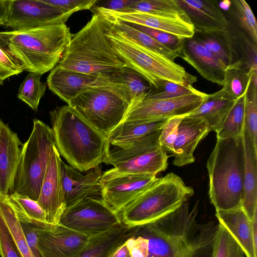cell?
<instances>
[{
    "label": "cell",
    "mask_w": 257,
    "mask_h": 257,
    "mask_svg": "<svg viewBox=\"0 0 257 257\" xmlns=\"http://www.w3.org/2000/svg\"><path fill=\"white\" fill-rule=\"evenodd\" d=\"M195 90L191 84L181 85L161 80L157 87H151L150 90L142 98L149 99L175 98L188 95Z\"/></svg>",
    "instance_id": "obj_40"
},
{
    "label": "cell",
    "mask_w": 257,
    "mask_h": 257,
    "mask_svg": "<svg viewBox=\"0 0 257 257\" xmlns=\"http://www.w3.org/2000/svg\"><path fill=\"white\" fill-rule=\"evenodd\" d=\"M42 75L29 72L21 84L18 97L37 111L40 101L45 94L47 83L41 81Z\"/></svg>",
    "instance_id": "obj_37"
},
{
    "label": "cell",
    "mask_w": 257,
    "mask_h": 257,
    "mask_svg": "<svg viewBox=\"0 0 257 257\" xmlns=\"http://www.w3.org/2000/svg\"><path fill=\"white\" fill-rule=\"evenodd\" d=\"M119 72L125 99L130 106L146 94L151 86L141 74L130 67L125 66Z\"/></svg>",
    "instance_id": "obj_36"
},
{
    "label": "cell",
    "mask_w": 257,
    "mask_h": 257,
    "mask_svg": "<svg viewBox=\"0 0 257 257\" xmlns=\"http://www.w3.org/2000/svg\"><path fill=\"white\" fill-rule=\"evenodd\" d=\"M232 3L233 12L238 24L256 44L257 24L249 6L243 0H234Z\"/></svg>",
    "instance_id": "obj_41"
},
{
    "label": "cell",
    "mask_w": 257,
    "mask_h": 257,
    "mask_svg": "<svg viewBox=\"0 0 257 257\" xmlns=\"http://www.w3.org/2000/svg\"><path fill=\"white\" fill-rule=\"evenodd\" d=\"M92 8L94 14H98L107 19L140 25L163 31L182 39L191 38L194 35V26L188 19L165 17L140 12L120 13L94 6Z\"/></svg>",
    "instance_id": "obj_17"
},
{
    "label": "cell",
    "mask_w": 257,
    "mask_h": 257,
    "mask_svg": "<svg viewBox=\"0 0 257 257\" xmlns=\"http://www.w3.org/2000/svg\"><path fill=\"white\" fill-rule=\"evenodd\" d=\"M8 199L20 222L34 224L43 227L51 226L47 222L44 211L37 201L16 194H10Z\"/></svg>",
    "instance_id": "obj_32"
},
{
    "label": "cell",
    "mask_w": 257,
    "mask_h": 257,
    "mask_svg": "<svg viewBox=\"0 0 257 257\" xmlns=\"http://www.w3.org/2000/svg\"><path fill=\"white\" fill-rule=\"evenodd\" d=\"M167 152L162 148L145 152L120 162L104 173L111 175L121 174H153L165 171L168 166Z\"/></svg>",
    "instance_id": "obj_25"
},
{
    "label": "cell",
    "mask_w": 257,
    "mask_h": 257,
    "mask_svg": "<svg viewBox=\"0 0 257 257\" xmlns=\"http://www.w3.org/2000/svg\"><path fill=\"white\" fill-rule=\"evenodd\" d=\"M127 24L149 35L163 46L175 52L179 57L183 47L184 39L179 38L172 34L140 25Z\"/></svg>",
    "instance_id": "obj_42"
},
{
    "label": "cell",
    "mask_w": 257,
    "mask_h": 257,
    "mask_svg": "<svg viewBox=\"0 0 257 257\" xmlns=\"http://www.w3.org/2000/svg\"><path fill=\"white\" fill-rule=\"evenodd\" d=\"M244 130L257 153L256 82L251 81L246 93L244 108Z\"/></svg>",
    "instance_id": "obj_38"
},
{
    "label": "cell",
    "mask_w": 257,
    "mask_h": 257,
    "mask_svg": "<svg viewBox=\"0 0 257 257\" xmlns=\"http://www.w3.org/2000/svg\"><path fill=\"white\" fill-rule=\"evenodd\" d=\"M219 224L237 242L246 257H257L252 237L251 220L241 207L226 210H216Z\"/></svg>",
    "instance_id": "obj_24"
},
{
    "label": "cell",
    "mask_w": 257,
    "mask_h": 257,
    "mask_svg": "<svg viewBox=\"0 0 257 257\" xmlns=\"http://www.w3.org/2000/svg\"><path fill=\"white\" fill-rule=\"evenodd\" d=\"M72 15L42 0H10L7 15L0 25L22 31L65 24Z\"/></svg>",
    "instance_id": "obj_13"
},
{
    "label": "cell",
    "mask_w": 257,
    "mask_h": 257,
    "mask_svg": "<svg viewBox=\"0 0 257 257\" xmlns=\"http://www.w3.org/2000/svg\"><path fill=\"white\" fill-rule=\"evenodd\" d=\"M207 96V94L196 89L190 94L175 98H142L129 106L121 123H142L185 116L197 108Z\"/></svg>",
    "instance_id": "obj_11"
},
{
    "label": "cell",
    "mask_w": 257,
    "mask_h": 257,
    "mask_svg": "<svg viewBox=\"0 0 257 257\" xmlns=\"http://www.w3.org/2000/svg\"><path fill=\"white\" fill-rule=\"evenodd\" d=\"M242 141L244 165L241 207L251 220L257 211V153L245 130Z\"/></svg>",
    "instance_id": "obj_26"
},
{
    "label": "cell",
    "mask_w": 257,
    "mask_h": 257,
    "mask_svg": "<svg viewBox=\"0 0 257 257\" xmlns=\"http://www.w3.org/2000/svg\"><path fill=\"white\" fill-rule=\"evenodd\" d=\"M60 155L54 146L37 201L46 214L47 223L58 224L66 209L61 176Z\"/></svg>",
    "instance_id": "obj_16"
},
{
    "label": "cell",
    "mask_w": 257,
    "mask_h": 257,
    "mask_svg": "<svg viewBox=\"0 0 257 257\" xmlns=\"http://www.w3.org/2000/svg\"><path fill=\"white\" fill-rule=\"evenodd\" d=\"M9 3L10 0H0V24L7 15Z\"/></svg>",
    "instance_id": "obj_51"
},
{
    "label": "cell",
    "mask_w": 257,
    "mask_h": 257,
    "mask_svg": "<svg viewBox=\"0 0 257 257\" xmlns=\"http://www.w3.org/2000/svg\"><path fill=\"white\" fill-rule=\"evenodd\" d=\"M33 225L42 257H75L89 238L59 223L47 227Z\"/></svg>",
    "instance_id": "obj_15"
},
{
    "label": "cell",
    "mask_w": 257,
    "mask_h": 257,
    "mask_svg": "<svg viewBox=\"0 0 257 257\" xmlns=\"http://www.w3.org/2000/svg\"><path fill=\"white\" fill-rule=\"evenodd\" d=\"M125 244L131 257H147V241L145 238L128 234Z\"/></svg>",
    "instance_id": "obj_47"
},
{
    "label": "cell",
    "mask_w": 257,
    "mask_h": 257,
    "mask_svg": "<svg viewBox=\"0 0 257 257\" xmlns=\"http://www.w3.org/2000/svg\"><path fill=\"white\" fill-rule=\"evenodd\" d=\"M0 257H1V255H0Z\"/></svg>",
    "instance_id": "obj_53"
},
{
    "label": "cell",
    "mask_w": 257,
    "mask_h": 257,
    "mask_svg": "<svg viewBox=\"0 0 257 257\" xmlns=\"http://www.w3.org/2000/svg\"><path fill=\"white\" fill-rule=\"evenodd\" d=\"M194 26L195 32L228 31V22L216 1L176 0Z\"/></svg>",
    "instance_id": "obj_20"
},
{
    "label": "cell",
    "mask_w": 257,
    "mask_h": 257,
    "mask_svg": "<svg viewBox=\"0 0 257 257\" xmlns=\"http://www.w3.org/2000/svg\"><path fill=\"white\" fill-rule=\"evenodd\" d=\"M128 257H131V256H130H130H128Z\"/></svg>",
    "instance_id": "obj_52"
},
{
    "label": "cell",
    "mask_w": 257,
    "mask_h": 257,
    "mask_svg": "<svg viewBox=\"0 0 257 257\" xmlns=\"http://www.w3.org/2000/svg\"><path fill=\"white\" fill-rule=\"evenodd\" d=\"M22 146L17 134L0 119V197L11 193Z\"/></svg>",
    "instance_id": "obj_23"
},
{
    "label": "cell",
    "mask_w": 257,
    "mask_h": 257,
    "mask_svg": "<svg viewBox=\"0 0 257 257\" xmlns=\"http://www.w3.org/2000/svg\"><path fill=\"white\" fill-rule=\"evenodd\" d=\"M119 215L99 197H88L66 208L59 224L89 237L121 224Z\"/></svg>",
    "instance_id": "obj_10"
},
{
    "label": "cell",
    "mask_w": 257,
    "mask_h": 257,
    "mask_svg": "<svg viewBox=\"0 0 257 257\" xmlns=\"http://www.w3.org/2000/svg\"><path fill=\"white\" fill-rule=\"evenodd\" d=\"M247 92L237 99L220 128L216 132L217 139L237 138L243 135L245 100Z\"/></svg>",
    "instance_id": "obj_35"
},
{
    "label": "cell",
    "mask_w": 257,
    "mask_h": 257,
    "mask_svg": "<svg viewBox=\"0 0 257 257\" xmlns=\"http://www.w3.org/2000/svg\"><path fill=\"white\" fill-rule=\"evenodd\" d=\"M72 36L66 24L0 31V48L23 70L42 75L58 64Z\"/></svg>",
    "instance_id": "obj_3"
},
{
    "label": "cell",
    "mask_w": 257,
    "mask_h": 257,
    "mask_svg": "<svg viewBox=\"0 0 257 257\" xmlns=\"http://www.w3.org/2000/svg\"><path fill=\"white\" fill-rule=\"evenodd\" d=\"M242 137L217 139L207 161L209 198L215 210L241 207L244 165Z\"/></svg>",
    "instance_id": "obj_5"
},
{
    "label": "cell",
    "mask_w": 257,
    "mask_h": 257,
    "mask_svg": "<svg viewBox=\"0 0 257 257\" xmlns=\"http://www.w3.org/2000/svg\"><path fill=\"white\" fill-rule=\"evenodd\" d=\"M237 99H233L219 90L208 94L205 101L187 115L204 119L210 131L217 132Z\"/></svg>",
    "instance_id": "obj_27"
},
{
    "label": "cell",
    "mask_w": 257,
    "mask_h": 257,
    "mask_svg": "<svg viewBox=\"0 0 257 257\" xmlns=\"http://www.w3.org/2000/svg\"><path fill=\"white\" fill-rule=\"evenodd\" d=\"M21 222L32 257H42L38 247V239L33 224Z\"/></svg>",
    "instance_id": "obj_48"
},
{
    "label": "cell",
    "mask_w": 257,
    "mask_h": 257,
    "mask_svg": "<svg viewBox=\"0 0 257 257\" xmlns=\"http://www.w3.org/2000/svg\"><path fill=\"white\" fill-rule=\"evenodd\" d=\"M91 170L84 175L61 161V176L66 208L86 197L101 196V169L97 166Z\"/></svg>",
    "instance_id": "obj_19"
},
{
    "label": "cell",
    "mask_w": 257,
    "mask_h": 257,
    "mask_svg": "<svg viewBox=\"0 0 257 257\" xmlns=\"http://www.w3.org/2000/svg\"><path fill=\"white\" fill-rule=\"evenodd\" d=\"M120 13L140 12L155 16L188 19L176 0H137Z\"/></svg>",
    "instance_id": "obj_33"
},
{
    "label": "cell",
    "mask_w": 257,
    "mask_h": 257,
    "mask_svg": "<svg viewBox=\"0 0 257 257\" xmlns=\"http://www.w3.org/2000/svg\"><path fill=\"white\" fill-rule=\"evenodd\" d=\"M183 117L169 118L161 130L159 144L166 152L174 153V144L177 136L178 125Z\"/></svg>",
    "instance_id": "obj_43"
},
{
    "label": "cell",
    "mask_w": 257,
    "mask_h": 257,
    "mask_svg": "<svg viewBox=\"0 0 257 257\" xmlns=\"http://www.w3.org/2000/svg\"><path fill=\"white\" fill-rule=\"evenodd\" d=\"M109 22V21H108ZM107 35L126 66L135 70L156 88L161 80L185 85L197 81L181 65L140 47L109 22Z\"/></svg>",
    "instance_id": "obj_8"
},
{
    "label": "cell",
    "mask_w": 257,
    "mask_h": 257,
    "mask_svg": "<svg viewBox=\"0 0 257 257\" xmlns=\"http://www.w3.org/2000/svg\"><path fill=\"white\" fill-rule=\"evenodd\" d=\"M179 57L208 81L223 85L227 66L193 38L184 39Z\"/></svg>",
    "instance_id": "obj_22"
},
{
    "label": "cell",
    "mask_w": 257,
    "mask_h": 257,
    "mask_svg": "<svg viewBox=\"0 0 257 257\" xmlns=\"http://www.w3.org/2000/svg\"><path fill=\"white\" fill-rule=\"evenodd\" d=\"M68 105L106 136L122 122L129 107L123 85L87 90Z\"/></svg>",
    "instance_id": "obj_9"
},
{
    "label": "cell",
    "mask_w": 257,
    "mask_h": 257,
    "mask_svg": "<svg viewBox=\"0 0 257 257\" xmlns=\"http://www.w3.org/2000/svg\"><path fill=\"white\" fill-rule=\"evenodd\" d=\"M228 32H195L192 38L227 67L239 60Z\"/></svg>",
    "instance_id": "obj_29"
},
{
    "label": "cell",
    "mask_w": 257,
    "mask_h": 257,
    "mask_svg": "<svg viewBox=\"0 0 257 257\" xmlns=\"http://www.w3.org/2000/svg\"><path fill=\"white\" fill-rule=\"evenodd\" d=\"M0 255L1 257H22L1 215Z\"/></svg>",
    "instance_id": "obj_44"
},
{
    "label": "cell",
    "mask_w": 257,
    "mask_h": 257,
    "mask_svg": "<svg viewBox=\"0 0 257 257\" xmlns=\"http://www.w3.org/2000/svg\"><path fill=\"white\" fill-rule=\"evenodd\" d=\"M253 73L256 71L245 69L241 60L227 66L220 92L233 99H238L248 91Z\"/></svg>",
    "instance_id": "obj_30"
},
{
    "label": "cell",
    "mask_w": 257,
    "mask_h": 257,
    "mask_svg": "<svg viewBox=\"0 0 257 257\" xmlns=\"http://www.w3.org/2000/svg\"><path fill=\"white\" fill-rule=\"evenodd\" d=\"M52 128L34 119L32 133L23 144L11 193L37 201L53 147Z\"/></svg>",
    "instance_id": "obj_7"
},
{
    "label": "cell",
    "mask_w": 257,
    "mask_h": 257,
    "mask_svg": "<svg viewBox=\"0 0 257 257\" xmlns=\"http://www.w3.org/2000/svg\"><path fill=\"white\" fill-rule=\"evenodd\" d=\"M119 72L89 74L65 69L57 65L51 70L47 85L69 105L79 95L91 88L122 85Z\"/></svg>",
    "instance_id": "obj_12"
},
{
    "label": "cell",
    "mask_w": 257,
    "mask_h": 257,
    "mask_svg": "<svg viewBox=\"0 0 257 257\" xmlns=\"http://www.w3.org/2000/svg\"><path fill=\"white\" fill-rule=\"evenodd\" d=\"M23 71L0 48V83L3 84L8 78L18 75Z\"/></svg>",
    "instance_id": "obj_46"
},
{
    "label": "cell",
    "mask_w": 257,
    "mask_h": 257,
    "mask_svg": "<svg viewBox=\"0 0 257 257\" xmlns=\"http://www.w3.org/2000/svg\"><path fill=\"white\" fill-rule=\"evenodd\" d=\"M55 146L69 165L80 172L106 164L110 145L107 137L68 105L50 112Z\"/></svg>",
    "instance_id": "obj_2"
},
{
    "label": "cell",
    "mask_w": 257,
    "mask_h": 257,
    "mask_svg": "<svg viewBox=\"0 0 257 257\" xmlns=\"http://www.w3.org/2000/svg\"><path fill=\"white\" fill-rule=\"evenodd\" d=\"M0 215L22 257H32L16 212L8 196L0 197Z\"/></svg>",
    "instance_id": "obj_34"
},
{
    "label": "cell",
    "mask_w": 257,
    "mask_h": 257,
    "mask_svg": "<svg viewBox=\"0 0 257 257\" xmlns=\"http://www.w3.org/2000/svg\"><path fill=\"white\" fill-rule=\"evenodd\" d=\"M43 2L60 10L73 14L82 10L90 9L97 0H42Z\"/></svg>",
    "instance_id": "obj_45"
},
{
    "label": "cell",
    "mask_w": 257,
    "mask_h": 257,
    "mask_svg": "<svg viewBox=\"0 0 257 257\" xmlns=\"http://www.w3.org/2000/svg\"><path fill=\"white\" fill-rule=\"evenodd\" d=\"M129 256V252L125 241L109 257H128Z\"/></svg>",
    "instance_id": "obj_50"
},
{
    "label": "cell",
    "mask_w": 257,
    "mask_h": 257,
    "mask_svg": "<svg viewBox=\"0 0 257 257\" xmlns=\"http://www.w3.org/2000/svg\"><path fill=\"white\" fill-rule=\"evenodd\" d=\"M210 132L206 121L188 115L183 117L174 144L173 164L182 167L195 161L194 152L200 142Z\"/></svg>",
    "instance_id": "obj_21"
},
{
    "label": "cell",
    "mask_w": 257,
    "mask_h": 257,
    "mask_svg": "<svg viewBox=\"0 0 257 257\" xmlns=\"http://www.w3.org/2000/svg\"><path fill=\"white\" fill-rule=\"evenodd\" d=\"M104 19L112 23L128 39L145 50L173 61L179 57L175 52L163 46L149 35L130 24L118 20Z\"/></svg>",
    "instance_id": "obj_31"
},
{
    "label": "cell",
    "mask_w": 257,
    "mask_h": 257,
    "mask_svg": "<svg viewBox=\"0 0 257 257\" xmlns=\"http://www.w3.org/2000/svg\"><path fill=\"white\" fill-rule=\"evenodd\" d=\"M194 194L176 174L170 172L157 178L119 213L127 229L153 221L175 210Z\"/></svg>",
    "instance_id": "obj_6"
},
{
    "label": "cell",
    "mask_w": 257,
    "mask_h": 257,
    "mask_svg": "<svg viewBox=\"0 0 257 257\" xmlns=\"http://www.w3.org/2000/svg\"><path fill=\"white\" fill-rule=\"evenodd\" d=\"M157 179L153 174L108 175L99 179L101 197L118 215Z\"/></svg>",
    "instance_id": "obj_14"
},
{
    "label": "cell",
    "mask_w": 257,
    "mask_h": 257,
    "mask_svg": "<svg viewBox=\"0 0 257 257\" xmlns=\"http://www.w3.org/2000/svg\"><path fill=\"white\" fill-rule=\"evenodd\" d=\"M137 0H112L99 1L94 6L106 10L121 12L136 2Z\"/></svg>",
    "instance_id": "obj_49"
},
{
    "label": "cell",
    "mask_w": 257,
    "mask_h": 257,
    "mask_svg": "<svg viewBox=\"0 0 257 257\" xmlns=\"http://www.w3.org/2000/svg\"><path fill=\"white\" fill-rule=\"evenodd\" d=\"M128 229L122 223L108 231L90 236L75 257H109L128 237Z\"/></svg>",
    "instance_id": "obj_28"
},
{
    "label": "cell",
    "mask_w": 257,
    "mask_h": 257,
    "mask_svg": "<svg viewBox=\"0 0 257 257\" xmlns=\"http://www.w3.org/2000/svg\"><path fill=\"white\" fill-rule=\"evenodd\" d=\"M109 25L102 16L94 14L84 27L72 34L57 65L89 74L114 73L125 67L107 36Z\"/></svg>",
    "instance_id": "obj_4"
},
{
    "label": "cell",
    "mask_w": 257,
    "mask_h": 257,
    "mask_svg": "<svg viewBox=\"0 0 257 257\" xmlns=\"http://www.w3.org/2000/svg\"><path fill=\"white\" fill-rule=\"evenodd\" d=\"M169 119L142 123H121L106 137L110 146L119 149L140 145L161 147L159 144L160 136Z\"/></svg>",
    "instance_id": "obj_18"
},
{
    "label": "cell",
    "mask_w": 257,
    "mask_h": 257,
    "mask_svg": "<svg viewBox=\"0 0 257 257\" xmlns=\"http://www.w3.org/2000/svg\"><path fill=\"white\" fill-rule=\"evenodd\" d=\"M199 201H187L150 222L128 229L147 239V257H212L218 223L198 220Z\"/></svg>",
    "instance_id": "obj_1"
},
{
    "label": "cell",
    "mask_w": 257,
    "mask_h": 257,
    "mask_svg": "<svg viewBox=\"0 0 257 257\" xmlns=\"http://www.w3.org/2000/svg\"><path fill=\"white\" fill-rule=\"evenodd\" d=\"M242 249L222 225L218 223L212 257H244Z\"/></svg>",
    "instance_id": "obj_39"
}]
</instances>
